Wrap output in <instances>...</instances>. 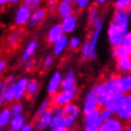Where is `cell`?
<instances>
[{"mask_svg":"<svg viewBox=\"0 0 131 131\" xmlns=\"http://www.w3.org/2000/svg\"><path fill=\"white\" fill-rule=\"evenodd\" d=\"M70 131H77L76 129H70Z\"/></svg>","mask_w":131,"mask_h":131,"instance_id":"obj_50","label":"cell"},{"mask_svg":"<svg viewBox=\"0 0 131 131\" xmlns=\"http://www.w3.org/2000/svg\"><path fill=\"white\" fill-rule=\"evenodd\" d=\"M50 131H70V129H68L67 127H59L54 128V129H50Z\"/></svg>","mask_w":131,"mask_h":131,"instance_id":"obj_44","label":"cell"},{"mask_svg":"<svg viewBox=\"0 0 131 131\" xmlns=\"http://www.w3.org/2000/svg\"><path fill=\"white\" fill-rule=\"evenodd\" d=\"M12 117H14V114H12L10 108H4L1 110V113H0V127L6 128L10 126Z\"/></svg>","mask_w":131,"mask_h":131,"instance_id":"obj_25","label":"cell"},{"mask_svg":"<svg viewBox=\"0 0 131 131\" xmlns=\"http://www.w3.org/2000/svg\"><path fill=\"white\" fill-rule=\"evenodd\" d=\"M28 83H29L28 78L21 77V78H19L17 80V82L12 86V90H14V94H15V101H20L22 98L26 97Z\"/></svg>","mask_w":131,"mask_h":131,"instance_id":"obj_11","label":"cell"},{"mask_svg":"<svg viewBox=\"0 0 131 131\" xmlns=\"http://www.w3.org/2000/svg\"><path fill=\"white\" fill-rule=\"evenodd\" d=\"M60 0H47V8L48 9H51V10H56L58 7V4Z\"/></svg>","mask_w":131,"mask_h":131,"instance_id":"obj_41","label":"cell"},{"mask_svg":"<svg viewBox=\"0 0 131 131\" xmlns=\"http://www.w3.org/2000/svg\"><path fill=\"white\" fill-rule=\"evenodd\" d=\"M26 124V118L20 114V116H14L10 122V129L14 131H20Z\"/></svg>","mask_w":131,"mask_h":131,"instance_id":"obj_27","label":"cell"},{"mask_svg":"<svg viewBox=\"0 0 131 131\" xmlns=\"http://www.w3.org/2000/svg\"><path fill=\"white\" fill-rule=\"evenodd\" d=\"M59 127H66L64 120H63V116L52 117V122H51L50 129H54V128H59Z\"/></svg>","mask_w":131,"mask_h":131,"instance_id":"obj_34","label":"cell"},{"mask_svg":"<svg viewBox=\"0 0 131 131\" xmlns=\"http://www.w3.org/2000/svg\"><path fill=\"white\" fill-rule=\"evenodd\" d=\"M63 36H64V31L61 27V24H54L53 26H51L50 29L48 30L47 42L50 45H53L58 40H60Z\"/></svg>","mask_w":131,"mask_h":131,"instance_id":"obj_16","label":"cell"},{"mask_svg":"<svg viewBox=\"0 0 131 131\" xmlns=\"http://www.w3.org/2000/svg\"><path fill=\"white\" fill-rule=\"evenodd\" d=\"M81 45V39L79 37H71L69 39V48L71 50H77Z\"/></svg>","mask_w":131,"mask_h":131,"instance_id":"obj_35","label":"cell"},{"mask_svg":"<svg viewBox=\"0 0 131 131\" xmlns=\"http://www.w3.org/2000/svg\"><path fill=\"white\" fill-rule=\"evenodd\" d=\"M39 89H40V86H39V82L36 79H31L29 80L28 83V88H27V93H26V98L29 100H31L36 94L38 93Z\"/></svg>","mask_w":131,"mask_h":131,"instance_id":"obj_26","label":"cell"},{"mask_svg":"<svg viewBox=\"0 0 131 131\" xmlns=\"http://www.w3.org/2000/svg\"><path fill=\"white\" fill-rule=\"evenodd\" d=\"M76 87V74L72 70H69L64 74L62 79V87L61 89H70V88Z\"/></svg>","mask_w":131,"mask_h":131,"instance_id":"obj_24","label":"cell"},{"mask_svg":"<svg viewBox=\"0 0 131 131\" xmlns=\"http://www.w3.org/2000/svg\"><path fill=\"white\" fill-rule=\"evenodd\" d=\"M97 17H99L98 16V9L97 7H90L89 8V10H88V19H89V21L91 22L92 20H94Z\"/></svg>","mask_w":131,"mask_h":131,"instance_id":"obj_39","label":"cell"},{"mask_svg":"<svg viewBox=\"0 0 131 131\" xmlns=\"http://www.w3.org/2000/svg\"><path fill=\"white\" fill-rule=\"evenodd\" d=\"M6 131H14V130H11V129H9V130H6Z\"/></svg>","mask_w":131,"mask_h":131,"instance_id":"obj_51","label":"cell"},{"mask_svg":"<svg viewBox=\"0 0 131 131\" xmlns=\"http://www.w3.org/2000/svg\"><path fill=\"white\" fill-rule=\"evenodd\" d=\"M10 109H11V112L14 116H20V114L24 113V110H25L24 106H22L19 101H15V102L11 104Z\"/></svg>","mask_w":131,"mask_h":131,"instance_id":"obj_33","label":"cell"},{"mask_svg":"<svg viewBox=\"0 0 131 131\" xmlns=\"http://www.w3.org/2000/svg\"><path fill=\"white\" fill-rule=\"evenodd\" d=\"M74 6L77 7V9L79 10H84V9L89 8L90 0H73Z\"/></svg>","mask_w":131,"mask_h":131,"instance_id":"obj_36","label":"cell"},{"mask_svg":"<svg viewBox=\"0 0 131 131\" xmlns=\"http://www.w3.org/2000/svg\"><path fill=\"white\" fill-rule=\"evenodd\" d=\"M81 111L82 110L80 109V107L74 102H71L69 104H67L66 107H63V113H62V116H63L64 124L68 129H74L77 121L80 117Z\"/></svg>","mask_w":131,"mask_h":131,"instance_id":"obj_3","label":"cell"},{"mask_svg":"<svg viewBox=\"0 0 131 131\" xmlns=\"http://www.w3.org/2000/svg\"><path fill=\"white\" fill-rule=\"evenodd\" d=\"M52 64H53V54H48L42 61V68L45 70H48L51 68Z\"/></svg>","mask_w":131,"mask_h":131,"instance_id":"obj_37","label":"cell"},{"mask_svg":"<svg viewBox=\"0 0 131 131\" xmlns=\"http://www.w3.org/2000/svg\"><path fill=\"white\" fill-rule=\"evenodd\" d=\"M52 122V114L50 113V111H48L47 113L42 114V116H36L34 120V127L35 130L37 131H45L46 129H50Z\"/></svg>","mask_w":131,"mask_h":131,"instance_id":"obj_13","label":"cell"},{"mask_svg":"<svg viewBox=\"0 0 131 131\" xmlns=\"http://www.w3.org/2000/svg\"><path fill=\"white\" fill-rule=\"evenodd\" d=\"M127 12H128V17H129V21H130V24H131V8Z\"/></svg>","mask_w":131,"mask_h":131,"instance_id":"obj_48","label":"cell"},{"mask_svg":"<svg viewBox=\"0 0 131 131\" xmlns=\"http://www.w3.org/2000/svg\"><path fill=\"white\" fill-rule=\"evenodd\" d=\"M117 69L119 74L131 73V56H124L116 60Z\"/></svg>","mask_w":131,"mask_h":131,"instance_id":"obj_19","label":"cell"},{"mask_svg":"<svg viewBox=\"0 0 131 131\" xmlns=\"http://www.w3.org/2000/svg\"><path fill=\"white\" fill-rule=\"evenodd\" d=\"M119 47L121 48V50L123 51V53L126 56H131V29L127 34L126 37H124L122 43Z\"/></svg>","mask_w":131,"mask_h":131,"instance_id":"obj_28","label":"cell"},{"mask_svg":"<svg viewBox=\"0 0 131 131\" xmlns=\"http://www.w3.org/2000/svg\"><path fill=\"white\" fill-rule=\"evenodd\" d=\"M37 48H38V42H37V40H31L27 46H26L24 53L21 54V61L22 62H26V61H28V60H30V59H32L36 50H37Z\"/></svg>","mask_w":131,"mask_h":131,"instance_id":"obj_23","label":"cell"},{"mask_svg":"<svg viewBox=\"0 0 131 131\" xmlns=\"http://www.w3.org/2000/svg\"><path fill=\"white\" fill-rule=\"evenodd\" d=\"M31 14L32 10H30L29 8L25 7V6H20L17 11H16V16H15V22L18 27H24V26L28 25L31 18Z\"/></svg>","mask_w":131,"mask_h":131,"instance_id":"obj_12","label":"cell"},{"mask_svg":"<svg viewBox=\"0 0 131 131\" xmlns=\"http://www.w3.org/2000/svg\"><path fill=\"white\" fill-rule=\"evenodd\" d=\"M74 7L76 6H74L73 0H60L57 9H56V12L61 19H63L66 17H69V16L73 15Z\"/></svg>","mask_w":131,"mask_h":131,"instance_id":"obj_8","label":"cell"},{"mask_svg":"<svg viewBox=\"0 0 131 131\" xmlns=\"http://www.w3.org/2000/svg\"><path fill=\"white\" fill-rule=\"evenodd\" d=\"M20 1H22V0H10V4L15 5V4H18V2H20Z\"/></svg>","mask_w":131,"mask_h":131,"instance_id":"obj_49","label":"cell"},{"mask_svg":"<svg viewBox=\"0 0 131 131\" xmlns=\"http://www.w3.org/2000/svg\"><path fill=\"white\" fill-rule=\"evenodd\" d=\"M80 54H81V59H82L83 61H87V60H89V59H91V48H90L89 41H86L82 45Z\"/></svg>","mask_w":131,"mask_h":131,"instance_id":"obj_30","label":"cell"},{"mask_svg":"<svg viewBox=\"0 0 131 131\" xmlns=\"http://www.w3.org/2000/svg\"><path fill=\"white\" fill-rule=\"evenodd\" d=\"M101 108H102V106H101L99 99L97 98L96 93H94V90L91 89L89 92L86 94V98H84V100H83L82 108H81L83 116L84 114L93 112V111H96V110H99Z\"/></svg>","mask_w":131,"mask_h":131,"instance_id":"obj_6","label":"cell"},{"mask_svg":"<svg viewBox=\"0 0 131 131\" xmlns=\"http://www.w3.org/2000/svg\"><path fill=\"white\" fill-rule=\"evenodd\" d=\"M77 26H78V20L74 15L66 17L61 20V27L63 29L64 34H72L76 30Z\"/></svg>","mask_w":131,"mask_h":131,"instance_id":"obj_21","label":"cell"},{"mask_svg":"<svg viewBox=\"0 0 131 131\" xmlns=\"http://www.w3.org/2000/svg\"><path fill=\"white\" fill-rule=\"evenodd\" d=\"M124 96H126V94H122L120 92H111L109 94V97L104 101L102 107L109 109L110 111H112V112H114V114H116V111L118 110V108L120 107Z\"/></svg>","mask_w":131,"mask_h":131,"instance_id":"obj_9","label":"cell"},{"mask_svg":"<svg viewBox=\"0 0 131 131\" xmlns=\"http://www.w3.org/2000/svg\"><path fill=\"white\" fill-rule=\"evenodd\" d=\"M124 127L126 123L114 116L109 120L103 121L100 131H124Z\"/></svg>","mask_w":131,"mask_h":131,"instance_id":"obj_14","label":"cell"},{"mask_svg":"<svg viewBox=\"0 0 131 131\" xmlns=\"http://www.w3.org/2000/svg\"><path fill=\"white\" fill-rule=\"evenodd\" d=\"M6 68H7V61L2 59V60L0 61V72H4Z\"/></svg>","mask_w":131,"mask_h":131,"instance_id":"obj_43","label":"cell"},{"mask_svg":"<svg viewBox=\"0 0 131 131\" xmlns=\"http://www.w3.org/2000/svg\"><path fill=\"white\" fill-rule=\"evenodd\" d=\"M92 89L94 90V93H96V96H97L98 99H99L101 106H103V103H104V101H106V99L109 97V94L112 92V91L109 89V87H108L106 80L99 81L98 83H96V86H94Z\"/></svg>","mask_w":131,"mask_h":131,"instance_id":"obj_15","label":"cell"},{"mask_svg":"<svg viewBox=\"0 0 131 131\" xmlns=\"http://www.w3.org/2000/svg\"><path fill=\"white\" fill-rule=\"evenodd\" d=\"M106 1L107 0H94V2H96L97 5H103Z\"/></svg>","mask_w":131,"mask_h":131,"instance_id":"obj_47","label":"cell"},{"mask_svg":"<svg viewBox=\"0 0 131 131\" xmlns=\"http://www.w3.org/2000/svg\"><path fill=\"white\" fill-rule=\"evenodd\" d=\"M35 130V127L34 124H30V123H26L25 127L22 128V129L20 131H34Z\"/></svg>","mask_w":131,"mask_h":131,"instance_id":"obj_42","label":"cell"},{"mask_svg":"<svg viewBox=\"0 0 131 131\" xmlns=\"http://www.w3.org/2000/svg\"><path fill=\"white\" fill-rule=\"evenodd\" d=\"M21 39H22V31L20 29H15L8 35L7 39H6V45H7L9 49H16L20 45Z\"/></svg>","mask_w":131,"mask_h":131,"instance_id":"obj_18","label":"cell"},{"mask_svg":"<svg viewBox=\"0 0 131 131\" xmlns=\"http://www.w3.org/2000/svg\"><path fill=\"white\" fill-rule=\"evenodd\" d=\"M101 30H102V26H99V27L92 29V31H91L90 39H89V43H90V48H91V59H94L97 57L96 49H97L98 41H99Z\"/></svg>","mask_w":131,"mask_h":131,"instance_id":"obj_20","label":"cell"},{"mask_svg":"<svg viewBox=\"0 0 131 131\" xmlns=\"http://www.w3.org/2000/svg\"><path fill=\"white\" fill-rule=\"evenodd\" d=\"M100 113H101V117H102L103 121L106 120H109L111 119V118H113L116 114H114V112H112V111H110L109 109H107V108H101L100 109Z\"/></svg>","mask_w":131,"mask_h":131,"instance_id":"obj_38","label":"cell"},{"mask_svg":"<svg viewBox=\"0 0 131 131\" xmlns=\"http://www.w3.org/2000/svg\"><path fill=\"white\" fill-rule=\"evenodd\" d=\"M76 96H77V87L70 88V89H61L53 97H51L52 104L63 108L67 104L72 102Z\"/></svg>","mask_w":131,"mask_h":131,"instance_id":"obj_5","label":"cell"},{"mask_svg":"<svg viewBox=\"0 0 131 131\" xmlns=\"http://www.w3.org/2000/svg\"><path fill=\"white\" fill-rule=\"evenodd\" d=\"M103 119L101 117L99 109L91 113L84 114L82 120V129L83 131H100Z\"/></svg>","mask_w":131,"mask_h":131,"instance_id":"obj_4","label":"cell"},{"mask_svg":"<svg viewBox=\"0 0 131 131\" xmlns=\"http://www.w3.org/2000/svg\"><path fill=\"white\" fill-rule=\"evenodd\" d=\"M68 47H69V39L67 36H63L60 40H58L56 43L52 45V54L60 56L66 51Z\"/></svg>","mask_w":131,"mask_h":131,"instance_id":"obj_22","label":"cell"},{"mask_svg":"<svg viewBox=\"0 0 131 131\" xmlns=\"http://www.w3.org/2000/svg\"><path fill=\"white\" fill-rule=\"evenodd\" d=\"M46 15H47V9L43 8V7H39L37 8L36 10L32 11L31 14V18H30V21H29L28 26L30 28H35L39 26L43 21V19L46 18Z\"/></svg>","mask_w":131,"mask_h":131,"instance_id":"obj_17","label":"cell"},{"mask_svg":"<svg viewBox=\"0 0 131 131\" xmlns=\"http://www.w3.org/2000/svg\"><path fill=\"white\" fill-rule=\"evenodd\" d=\"M8 4H10V0H0V5L1 6H6Z\"/></svg>","mask_w":131,"mask_h":131,"instance_id":"obj_45","label":"cell"},{"mask_svg":"<svg viewBox=\"0 0 131 131\" xmlns=\"http://www.w3.org/2000/svg\"><path fill=\"white\" fill-rule=\"evenodd\" d=\"M116 117L124 123L131 122V93L124 96L120 107L116 111Z\"/></svg>","mask_w":131,"mask_h":131,"instance_id":"obj_7","label":"cell"},{"mask_svg":"<svg viewBox=\"0 0 131 131\" xmlns=\"http://www.w3.org/2000/svg\"><path fill=\"white\" fill-rule=\"evenodd\" d=\"M131 8V0H116L114 9L116 10H124L128 11Z\"/></svg>","mask_w":131,"mask_h":131,"instance_id":"obj_31","label":"cell"},{"mask_svg":"<svg viewBox=\"0 0 131 131\" xmlns=\"http://www.w3.org/2000/svg\"><path fill=\"white\" fill-rule=\"evenodd\" d=\"M129 17L124 10H116L112 15L108 27V40L112 48H117L122 43L124 37L129 32Z\"/></svg>","mask_w":131,"mask_h":131,"instance_id":"obj_1","label":"cell"},{"mask_svg":"<svg viewBox=\"0 0 131 131\" xmlns=\"http://www.w3.org/2000/svg\"><path fill=\"white\" fill-rule=\"evenodd\" d=\"M41 2H42V0H22V4L21 5L34 11L37 8L40 7Z\"/></svg>","mask_w":131,"mask_h":131,"instance_id":"obj_32","label":"cell"},{"mask_svg":"<svg viewBox=\"0 0 131 131\" xmlns=\"http://www.w3.org/2000/svg\"><path fill=\"white\" fill-rule=\"evenodd\" d=\"M51 106H52V100H51V98H49V99H45V100L41 102L40 106H39L38 110H37V113H36V116H42V114L47 113L48 111L50 110Z\"/></svg>","mask_w":131,"mask_h":131,"instance_id":"obj_29","label":"cell"},{"mask_svg":"<svg viewBox=\"0 0 131 131\" xmlns=\"http://www.w3.org/2000/svg\"><path fill=\"white\" fill-rule=\"evenodd\" d=\"M104 80L112 92H120L122 94L131 93V73L112 74Z\"/></svg>","mask_w":131,"mask_h":131,"instance_id":"obj_2","label":"cell"},{"mask_svg":"<svg viewBox=\"0 0 131 131\" xmlns=\"http://www.w3.org/2000/svg\"><path fill=\"white\" fill-rule=\"evenodd\" d=\"M124 131H131V122L126 123V127H124Z\"/></svg>","mask_w":131,"mask_h":131,"instance_id":"obj_46","label":"cell"},{"mask_svg":"<svg viewBox=\"0 0 131 131\" xmlns=\"http://www.w3.org/2000/svg\"><path fill=\"white\" fill-rule=\"evenodd\" d=\"M35 67H36V60H34V59H30V60L24 62V69H25L26 71H31V70H34Z\"/></svg>","mask_w":131,"mask_h":131,"instance_id":"obj_40","label":"cell"},{"mask_svg":"<svg viewBox=\"0 0 131 131\" xmlns=\"http://www.w3.org/2000/svg\"><path fill=\"white\" fill-rule=\"evenodd\" d=\"M62 79H63V77L59 71H56L52 73L47 86V92L50 97H53L56 93L60 91L59 89L62 87Z\"/></svg>","mask_w":131,"mask_h":131,"instance_id":"obj_10","label":"cell"}]
</instances>
